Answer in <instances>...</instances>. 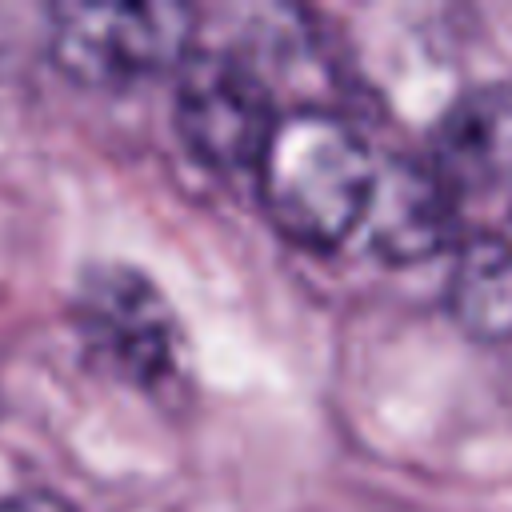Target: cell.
Wrapping results in <instances>:
<instances>
[{
  "label": "cell",
  "mask_w": 512,
  "mask_h": 512,
  "mask_svg": "<svg viewBox=\"0 0 512 512\" xmlns=\"http://www.w3.org/2000/svg\"><path fill=\"white\" fill-rule=\"evenodd\" d=\"M428 164L456 200L512 184V80H488L456 96L436 120Z\"/></svg>",
  "instance_id": "6"
},
{
  "label": "cell",
  "mask_w": 512,
  "mask_h": 512,
  "mask_svg": "<svg viewBox=\"0 0 512 512\" xmlns=\"http://www.w3.org/2000/svg\"><path fill=\"white\" fill-rule=\"evenodd\" d=\"M456 192L436 168L412 156L380 160L360 232L388 264H416L456 244Z\"/></svg>",
  "instance_id": "5"
},
{
  "label": "cell",
  "mask_w": 512,
  "mask_h": 512,
  "mask_svg": "<svg viewBox=\"0 0 512 512\" xmlns=\"http://www.w3.org/2000/svg\"><path fill=\"white\" fill-rule=\"evenodd\" d=\"M444 304L472 340H512V236L476 232L456 240Z\"/></svg>",
  "instance_id": "7"
},
{
  "label": "cell",
  "mask_w": 512,
  "mask_h": 512,
  "mask_svg": "<svg viewBox=\"0 0 512 512\" xmlns=\"http://www.w3.org/2000/svg\"><path fill=\"white\" fill-rule=\"evenodd\" d=\"M276 116L260 72L232 52L192 48L176 68V136L212 172H252Z\"/></svg>",
  "instance_id": "4"
},
{
  "label": "cell",
  "mask_w": 512,
  "mask_h": 512,
  "mask_svg": "<svg viewBox=\"0 0 512 512\" xmlns=\"http://www.w3.org/2000/svg\"><path fill=\"white\" fill-rule=\"evenodd\" d=\"M196 48V8L176 0H64L48 8V56L84 88H128L180 68Z\"/></svg>",
  "instance_id": "2"
},
{
  "label": "cell",
  "mask_w": 512,
  "mask_h": 512,
  "mask_svg": "<svg viewBox=\"0 0 512 512\" xmlns=\"http://www.w3.org/2000/svg\"><path fill=\"white\" fill-rule=\"evenodd\" d=\"M380 156L332 108L280 112L252 168L268 224L308 252H332L360 232Z\"/></svg>",
  "instance_id": "1"
},
{
  "label": "cell",
  "mask_w": 512,
  "mask_h": 512,
  "mask_svg": "<svg viewBox=\"0 0 512 512\" xmlns=\"http://www.w3.org/2000/svg\"><path fill=\"white\" fill-rule=\"evenodd\" d=\"M0 512H76L52 492H12L0 500Z\"/></svg>",
  "instance_id": "8"
},
{
  "label": "cell",
  "mask_w": 512,
  "mask_h": 512,
  "mask_svg": "<svg viewBox=\"0 0 512 512\" xmlns=\"http://www.w3.org/2000/svg\"><path fill=\"white\" fill-rule=\"evenodd\" d=\"M84 348L112 376L164 396L184 384V328L168 296L128 264H100L76 288Z\"/></svg>",
  "instance_id": "3"
}]
</instances>
